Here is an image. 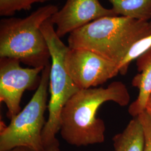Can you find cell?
Listing matches in <instances>:
<instances>
[{"instance_id":"obj_11","label":"cell","mask_w":151,"mask_h":151,"mask_svg":"<svg viewBox=\"0 0 151 151\" xmlns=\"http://www.w3.org/2000/svg\"><path fill=\"white\" fill-rule=\"evenodd\" d=\"M118 15L139 20L151 19V0H108Z\"/></svg>"},{"instance_id":"obj_7","label":"cell","mask_w":151,"mask_h":151,"mask_svg":"<svg viewBox=\"0 0 151 151\" xmlns=\"http://www.w3.org/2000/svg\"><path fill=\"white\" fill-rule=\"evenodd\" d=\"M67 73L80 90L103 85L119 73L118 65L83 49H68L65 56Z\"/></svg>"},{"instance_id":"obj_10","label":"cell","mask_w":151,"mask_h":151,"mask_svg":"<svg viewBox=\"0 0 151 151\" xmlns=\"http://www.w3.org/2000/svg\"><path fill=\"white\" fill-rule=\"evenodd\" d=\"M115 151H145V133L138 116L131 120L124 130L113 138Z\"/></svg>"},{"instance_id":"obj_17","label":"cell","mask_w":151,"mask_h":151,"mask_svg":"<svg viewBox=\"0 0 151 151\" xmlns=\"http://www.w3.org/2000/svg\"><path fill=\"white\" fill-rule=\"evenodd\" d=\"M7 151H35L26 147H17Z\"/></svg>"},{"instance_id":"obj_9","label":"cell","mask_w":151,"mask_h":151,"mask_svg":"<svg viewBox=\"0 0 151 151\" xmlns=\"http://www.w3.org/2000/svg\"><path fill=\"white\" fill-rule=\"evenodd\" d=\"M136 65L139 73L134 77L132 85L138 88L139 94L128 108V113L134 118L145 111L151 92V48L137 58Z\"/></svg>"},{"instance_id":"obj_3","label":"cell","mask_w":151,"mask_h":151,"mask_svg":"<svg viewBox=\"0 0 151 151\" xmlns=\"http://www.w3.org/2000/svg\"><path fill=\"white\" fill-rule=\"evenodd\" d=\"M58 10L57 6L48 5L24 18L2 19L0 58L16 59L32 68L49 65L50 54L41 27Z\"/></svg>"},{"instance_id":"obj_13","label":"cell","mask_w":151,"mask_h":151,"mask_svg":"<svg viewBox=\"0 0 151 151\" xmlns=\"http://www.w3.org/2000/svg\"><path fill=\"white\" fill-rule=\"evenodd\" d=\"M51 0H0V15L10 16L17 11L28 10L36 3H44Z\"/></svg>"},{"instance_id":"obj_6","label":"cell","mask_w":151,"mask_h":151,"mask_svg":"<svg viewBox=\"0 0 151 151\" xmlns=\"http://www.w3.org/2000/svg\"><path fill=\"white\" fill-rule=\"evenodd\" d=\"M16 59L0 58V101L7 108L11 119L21 111L20 103L26 90L38 88L44 68H23Z\"/></svg>"},{"instance_id":"obj_14","label":"cell","mask_w":151,"mask_h":151,"mask_svg":"<svg viewBox=\"0 0 151 151\" xmlns=\"http://www.w3.org/2000/svg\"><path fill=\"white\" fill-rule=\"evenodd\" d=\"M138 116L142 123L145 133V151H151V116L146 111Z\"/></svg>"},{"instance_id":"obj_8","label":"cell","mask_w":151,"mask_h":151,"mask_svg":"<svg viewBox=\"0 0 151 151\" xmlns=\"http://www.w3.org/2000/svg\"><path fill=\"white\" fill-rule=\"evenodd\" d=\"M118 16L112 9L101 5L99 0H67L65 5L50 18L55 32L63 37L92 21L106 16Z\"/></svg>"},{"instance_id":"obj_4","label":"cell","mask_w":151,"mask_h":151,"mask_svg":"<svg viewBox=\"0 0 151 151\" xmlns=\"http://www.w3.org/2000/svg\"><path fill=\"white\" fill-rule=\"evenodd\" d=\"M41 30L45 38L50 54L49 76L50 100L49 116L42 132L44 147L57 140L55 135L60 130V118L62 109L70 97L80 89L67 73L65 56L69 47L60 40L50 19L44 22Z\"/></svg>"},{"instance_id":"obj_12","label":"cell","mask_w":151,"mask_h":151,"mask_svg":"<svg viewBox=\"0 0 151 151\" xmlns=\"http://www.w3.org/2000/svg\"><path fill=\"white\" fill-rule=\"evenodd\" d=\"M151 48V34L147 37L138 42L130 48L128 53L118 65L119 73L125 75L129 68L130 63L137 60L140 55L146 52Z\"/></svg>"},{"instance_id":"obj_18","label":"cell","mask_w":151,"mask_h":151,"mask_svg":"<svg viewBox=\"0 0 151 151\" xmlns=\"http://www.w3.org/2000/svg\"><path fill=\"white\" fill-rule=\"evenodd\" d=\"M150 22V25H151V21H150V22Z\"/></svg>"},{"instance_id":"obj_16","label":"cell","mask_w":151,"mask_h":151,"mask_svg":"<svg viewBox=\"0 0 151 151\" xmlns=\"http://www.w3.org/2000/svg\"><path fill=\"white\" fill-rule=\"evenodd\" d=\"M145 111L150 116H151V92L147 102Z\"/></svg>"},{"instance_id":"obj_2","label":"cell","mask_w":151,"mask_h":151,"mask_svg":"<svg viewBox=\"0 0 151 151\" xmlns=\"http://www.w3.org/2000/svg\"><path fill=\"white\" fill-rule=\"evenodd\" d=\"M151 34L148 21L106 16L70 33L68 46L90 50L118 65L136 43Z\"/></svg>"},{"instance_id":"obj_1","label":"cell","mask_w":151,"mask_h":151,"mask_svg":"<svg viewBox=\"0 0 151 151\" xmlns=\"http://www.w3.org/2000/svg\"><path fill=\"white\" fill-rule=\"evenodd\" d=\"M130 100L129 91L121 81H114L106 88L80 90L62 109L60 130L62 138L77 147L102 143L106 127L103 120L96 116L98 109L108 101L125 106Z\"/></svg>"},{"instance_id":"obj_15","label":"cell","mask_w":151,"mask_h":151,"mask_svg":"<svg viewBox=\"0 0 151 151\" xmlns=\"http://www.w3.org/2000/svg\"><path fill=\"white\" fill-rule=\"evenodd\" d=\"M43 151H60V143L58 140H57L52 144L45 146Z\"/></svg>"},{"instance_id":"obj_5","label":"cell","mask_w":151,"mask_h":151,"mask_svg":"<svg viewBox=\"0 0 151 151\" xmlns=\"http://www.w3.org/2000/svg\"><path fill=\"white\" fill-rule=\"evenodd\" d=\"M50 63L41 73L37 91L26 106L10 119L6 126L1 122L0 151H7L17 147H26L35 151H43L42 132L46 122L44 114L47 105Z\"/></svg>"}]
</instances>
